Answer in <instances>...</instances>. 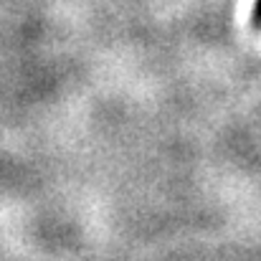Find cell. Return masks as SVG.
<instances>
[{"label":"cell","mask_w":261,"mask_h":261,"mask_svg":"<svg viewBox=\"0 0 261 261\" xmlns=\"http://www.w3.org/2000/svg\"><path fill=\"white\" fill-rule=\"evenodd\" d=\"M256 23H259V25H261V0H259V3H256Z\"/></svg>","instance_id":"6da1fadb"}]
</instances>
